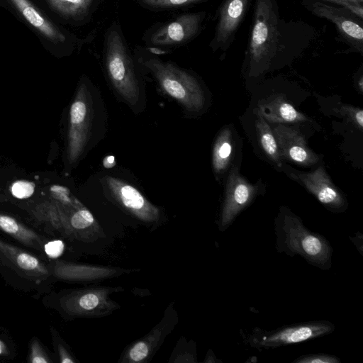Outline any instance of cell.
Here are the masks:
<instances>
[{"label":"cell","instance_id":"obj_1","mask_svg":"<svg viewBox=\"0 0 363 363\" xmlns=\"http://www.w3.org/2000/svg\"><path fill=\"white\" fill-rule=\"evenodd\" d=\"M67 158L79 162L104 138L107 123L105 105L98 89L84 78L79 84L69 109Z\"/></svg>","mask_w":363,"mask_h":363},{"label":"cell","instance_id":"obj_2","mask_svg":"<svg viewBox=\"0 0 363 363\" xmlns=\"http://www.w3.org/2000/svg\"><path fill=\"white\" fill-rule=\"evenodd\" d=\"M0 277L13 290L38 299L57 281L48 259L0 235Z\"/></svg>","mask_w":363,"mask_h":363},{"label":"cell","instance_id":"obj_3","mask_svg":"<svg viewBox=\"0 0 363 363\" xmlns=\"http://www.w3.org/2000/svg\"><path fill=\"white\" fill-rule=\"evenodd\" d=\"M103 60L106 75L119 97L133 111H143V78L118 22H113L106 32Z\"/></svg>","mask_w":363,"mask_h":363},{"label":"cell","instance_id":"obj_4","mask_svg":"<svg viewBox=\"0 0 363 363\" xmlns=\"http://www.w3.org/2000/svg\"><path fill=\"white\" fill-rule=\"evenodd\" d=\"M276 249L288 256L303 257L321 269L331 267L333 248L322 235L306 228L302 220L289 209L282 208L274 221Z\"/></svg>","mask_w":363,"mask_h":363},{"label":"cell","instance_id":"obj_5","mask_svg":"<svg viewBox=\"0 0 363 363\" xmlns=\"http://www.w3.org/2000/svg\"><path fill=\"white\" fill-rule=\"evenodd\" d=\"M281 21L277 0H255L246 57L250 74L267 69L281 45Z\"/></svg>","mask_w":363,"mask_h":363},{"label":"cell","instance_id":"obj_6","mask_svg":"<svg viewBox=\"0 0 363 363\" xmlns=\"http://www.w3.org/2000/svg\"><path fill=\"white\" fill-rule=\"evenodd\" d=\"M137 59L152 75L162 91L185 111L196 113L203 108L206 101L203 90L197 78L189 71L153 55L138 52Z\"/></svg>","mask_w":363,"mask_h":363},{"label":"cell","instance_id":"obj_7","mask_svg":"<svg viewBox=\"0 0 363 363\" xmlns=\"http://www.w3.org/2000/svg\"><path fill=\"white\" fill-rule=\"evenodd\" d=\"M335 325L328 320H315L288 325L272 330L255 328L247 340L258 350L275 348L308 341L333 333Z\"/></svg>","mask_w":363,"mask_h":363},{"label":"cell","instance_id":"obj_8","mask_svg":"<svg viewBox=\"0 0 363 363\" xmlns=\"http://www.w3.org/2000/svg\"><path fill=\"white\" fill-rule=\"evenodd\" d=\"M205 11L188 13L152 28L145 34V41L155 48L183 45L201 32L206 18Z\"/></svg>","mask_w":363,"mask_h":363},{"label":"cell","instance_id":"obj_9","mask_svg":"<svg viewBox=\"0 0 363 363\" xmlns=\"http://www.w3.org/2000/svg\"><path fill=\"white\" fill-rule=\"evenodd\" d=\"M305 6L313 15L333 23L340 40L351 52L363 54V20L348 9L330 4L311 1Z\"/></svg>","mask_w":363,"mask_h":363},{"label":"cell","instance_id":"obj_10","mask_svg":"<svg viewBox=\"0 0 363 363\" xmlns=\"http://www.w3.org/2000/svg\"><path fill=\"white\" fill-rule=\"evenodd\" d=\"M252 0H223L217 16L213 37L209 44L213 52H226L235 40Z\"/></svg>","mask_w":363,"mask_h":363},{"label":"cell","instance_id":"obj_11","mask_svg":"<svg viewBox=\"0 0 363 363\" xmlns=\"http://www.w3.org/2000/svg\"><path fill=\"white\" fill-rule=\"evenodd\" d=\"M257 192V188L242 177L236 167L231 169L219 221L221 231L227 229L239 213L252 203Z\"/></svg>","mask_w":363,"mask_h":363},{"label":"cell","instance_id":"obj_12","mask_svg":"<svg viewBox=\"0 0 363 363\" xmlns=\"http://www.w3.org/2000/svg\"><path fill=\"white\" fill-rule=\"evenodd\" d=\"M272 132L281 157L303 166L318 162V156L308 147L305 138L297 130L279 124Z\"/></svg>","mask_w":363,"mask_h":363},{"label":"cell","instance_id":"obj_13","mask_svg":"<svg viewBox=\"0 0 363 363\" xmlns=\"http://www.w3.org/2000/svg\"><path fill=\"white\" fill-rule=\"evenodd\" d=\"M292 176L328 209L340 211L346 207L344 196L332 183L323 167L311 172L292 174Z\"/></svg>","mask_w":363,"mask_h":363},{"label":"cell","instance_id":"obj_14","mask_svg":"<svg viewBox=\"0 0 363 363\" xmlns=\"http://www.w3.org/2000/svg\"><path fill=\"white\" fill-rule=\"evenodd\" d=\"M0 233L6 235L13 242L43 255H44V244L50 238L32 225L2 212H0Z\"/></svg>","mask_w":363,"mask_h":363},{"label":"cell","instance_id":"obj_15","mask_svg":"<svg viewBox=\"0 0 363 363\" xmlns=\"http://www.w3.org/2000/svg\"><path fill=\"white\" fill-rule=\"evenodd\" d=\"M104 181L110 194L125 208L135 212L152 211L151 205L134 186L112 176H105Z\"/></svg>","mask_w":363,"mask_h":363},{"label":"cell","instance_id":"obj_16","mask_svg":"<svg viewBox=\"0 0 363 363\" xmlns=\"http://www.w3.org/2000/svg\"><path fill=\"white\" fill-rule=\"evenodd\" d=\"M33 28L54 43H62L65 35L29 0H9Z\"/></svg>","mask_w":363,"mask_h":363},{"label":"cell","instance_id":"obj_17","mask_svg":"<svg viewBox=\"0 0 363 363\" xmlns=\"http://www.w3.org/2000/svg\"><path fill=\"white\" fill-rule=\"evenodd\" d=\"M256 112L265 120L274 123H298L307 120L305 115L281 96L261 104Z\"/></svg>","mask_w":363,"mask_h":363},{"label":"cell","instance_id":"obj_18","mask_svg":"<svg viewBox=\"0 0 363 363\" xmlns=\"http://www.w3.org/2000/svg\"><path fill=\"white\" fill-rule=\"evenodd\" d=\"M49 6L65 18L82 20L91 13L100 0H46Z\"/></svg>","mask_w":363,"mask_h":363},{"label":"cell","instance_id":"obj_19","mask_svg":"<svg viewBox=\"0 0 363 363\" xmlns=\"http://www.w3.org/2000/svg\"><path fill=\"white\" fill-rule=\"evenodd\" d=\"M232 133L228 128L218 134L213 149L212 163L215 173H223L228 167L233 154Z\"/></svg>","mask_w":363,"mask_h":363},{"label":"cell","instance_id":"obj_20","mask_svg":"<svg viewBox=\"0 0 363 363\" xmlns=\"http://www.w3.org/2000/svg\"><path fill=\"white\" fill-rule=\"evenodd\" d=\"M256 129L260 145L265 155L279 167H281V157L279 153L277 143L272 130L266 120L257 114Z\"/></svg>","mask_w":363,"mask_h":363},{"label":"cell","instance_id":"obj_21","mask_svg":"<svg viewBox=\"0 0 363 363\" xmlns=\"http://www.w3.org/2000/svg\"><path fill=\"white\" fill-rule=\"evenodd\" d=\"M27 362L29 363H53V357L41 340L33 336L28 345Z\"/></svg>","mask_w":363,"mask_h":363},{"label":"cell","instance_id":"obj_22","mask_svg":"<svg viewBox=\"0 0 363 363\" xmlns=\"http://www.w3.org/2000/svg\"><path fill=\"white\" fill-rule=\"evenodd\" d=\"M143 7L150 10H164L186 7L207 0H136Z\"/></svg>","mask_w":363,"mask_h":363},{"label":"cell","instance_id":"obj_23","mask_svg":"<svg viewBox=\"0 0 363 363\" xmlns=\"http://www.w3.org/2000/svg\"><path fill=\"white\" fill-rule=\"evenodd\" d=\"M17 355L16 346L7 330H0V362L13 360Z\"/></svg>","mask_w":363,"mask_h":363},{"label":"cell","instance_id":"obj_24","mask_svg":"<svg viewBox=\"0 0 363 363\" xmlns=\"http://www.w3.org/2000/svg\"><path fill=\"white\" fill-rule=\"evenodd\" d=\"M49 330L50 332L52 343L57 361L61 363L74 362L73 358L69 355L67 349L64 345L62 338L60 337L56 329L54 327L50 326Z\"/></svg>","mask_w":363,"mask_h":363},{"label":"cell","instance_id":"obj_25","mask_svg":"<svg viewBox=\"0 0 363 363\" xmlns=\"http://www.w3.org/2000/svg\"><path fill=\"white\" fill-rule=\"evenodd\" d=\"M65 251V242L57 238H49L43 246V254L50 260L60 258Z\"/></svg>","mask_w":363,"mask_h":363},{"label":"cell","instance_id":"obj_26","mask_svg":"<svg viewBox=\"0 0 363 363\" xmlns=\"http://www.w3.org/2000/svg\"><path fill=\"white\" fill-rule=\"evenodd\" d=\"M311 1H320L344 7L363 20V0H308V2Z\"/></svg>","mask_w":363,"mask_h":363},{"label":"cell","instance_id":"obj_27","mask_svg":"<svg viewBox=\"0 0 363 363\" xmlns=\"http://www.w3.org/2000/svg\"><path fill=\"white\" fill-rule=\"evenodd\" d=\"M337 111L343 116H345L348 121L352 122L356 127L361 130L363 127V111L362 109L354 107L350 105L342 104L340 106Z\"/></svg>","mask_w":363,"mask_h":363},{"label":"cell","instance_id":"obj_28","mask_svg":"<svg viewBox=\"0 0 363 363\" xmlns=\"http://www.w3.org/2000/svg\"><path fill=\"white\" fill-rule=\"evenodd\" d=\"M35 191V184L26 180L15 182L11 188L12 195L18 199H26L30 197Z\"/></svg>","mask_w":363,"mask_h":363},{"label":"cell","instance_id":"obj_29","mask_svg":"<svg viewBox=\"0 0 363 363\" xmlns=\"http://www.w3.org/2000/svg\"><path fill=\"white\" fill-rule=\"evenodd\" d=\"M94 222L91 213L86 209H80L75 212L70 219L71 227L76 230H82L90 226Z\"/></svg>","mask_w":363,"mask_h":363},{"label":"cell","instance_id":"obj_30","mask_svg":"<svg viewBox=\"0 0 363 363\" xmlns=\"http://www.w3.org/2000/svg\"><path fill=\"white\" fill-rule=\"evenodd\" d=\"M340 359L334 355L316 353L301 355L296 359L293 363H340Z\"/></svg>","mask_w":363,"mask_h":363},{"label":"cell","instance_id":"obj_31","mask_svg":"<svg viewBox=\"0 0 363 363\" xmlns=\"http://www.w3.org/2000/svg\"><path fill=\"white\" fill-rule=\"evenodd\" d=\"M99 299L94 294H86L82 296L77 300V304L82 309L89 311L94 308L99 304Z\"/></svg>","mask_w":363,"mask_h":363},{"label":"cell","instance_id":"obj_32","mask_svg":"<svg viewBox=\"0 0 363 363\" xmlns=\"http://www.w3.org/2000/svg\"><path fill=\"white\" fill-rule=\"evenodd\" d=\"M148 354V347L143 342L135 344L130 351V357L134 362H139L145 358Z\"/></svg>","mask_w":363,"mask_h":363},{"label":"cell","instance_id":"obj_33","mask_svg":"<svg viewBox=\"0 0 363 363\" xmlns=\"http://www.w3.org/2000/svg\"><path fill=\"white\" fill-rule=\"evenodd\" d=\"M357 84H359V88L360 91H362V88H363V86H362V84H363L362 75L360 76V77H359V79L358 80Z\"/></svg>","mask_w":363,"mask_h":363},{"label":"cell","instance_id":"obj_34","mask_svg":"<svg viewBox=\"0 0 363 363\" xmlns=\"http://www.w3.org/2000/svg\"><path fill=\"white\" fill-rule=\"evenodd\" d=\"M0 330H6V329L1 325H0Z\"/></svg>","mask_w":363,"mask_h":363}]
</instances>
